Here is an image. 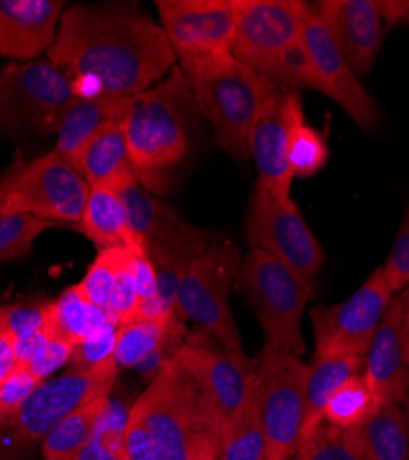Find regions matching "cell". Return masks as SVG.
<instances>
[{
    "label": "cell",
    "instance_id": "cell-21",
    "mask_svg": "<svg viewBox=\"0 0 409 460\" xmlns=\"http://www.w3.org/2000/svg\"><path fill=\"white\" fill-rule=\"evenodd\" d=\"M61 10L59 0H0V54L31 59L50 50Z\"/></svg>",
    "mask_w": 409,
    "mask_h": 460
},
{
    "label": "cell",
    "instance_id": "cell-13",
    "mask_svg": "<svg viewBox=\"0 0 409 460\" xmlns=\"http://www.w3.org/2000/svg\"><path fill=\"white\" fill-rule=\"evenodd\" d=\"M391 300L393 289L378 267L345 302L312 308L316 359L367 356Z\"/></svg>",
    "mask_w": 409,
    "mask_h": 460
},
{
    "label": "cell",
    "instance_id": "cell-38",
    "mask_svg": "<svg viewBox=\"0 0 409 460\" xmlns=\"http://www.w3.org/2000/svg\"><path fill=\"white\" fill-rule=\"evenodd\" d=\"M138 312V293L133 273V252L129 249L126 260L122 261L113 293H111V319L119 326L133 323Z\"/></svg>",
    "mask_w": 409,
    "mask_h": 460
},
{
    "label": "cell",
    "instance_id": "cell-11",
    "mask_svg": "<svg viewBox=\"0 0 409 460\" xmlns=\"http://www.w3.org/2000/svg\"><path fill=\"white\" fill-rule=\"evenodd\" d=\"M156 6L184 75L235 58V0H157Z\"/></svg>",
    "mask_w": 409,
    "mask_h": 460
},
{
    "label": "cell",
    "instance_id": "cell-20",
    "mask_svg": "<svg viewBox=\"0 0 409 460\" xmlns=\"http://www.w3.org/2000/svg\"><path fill=\"white\" fill-rule=\"evenodd\" d=\"M404 308L400 296L389 302L380 328L367 352L363 376L378 405H400L409 391V365L404 356Z\"/></svg>",
    "mask_w": 409,
    "mask_h": 460
},
{
    "label": "cell",
    "instance_id": "cell-39",
    "mask_svg": "<svg viewBox=\"0 0 409 460\" xmlns=\"http://www.w3.org/2000/svg\"><path fill=\"white\" fill-rule=\"evenodd\" d=\"M119 324L107 321L96 333L82 341L72 349V365L74 368H91L107 359H113L115 341H117Z\"/></svg>",
    "mask_w": 409,
    "mask_h": 460
},
{
    "label": "cell",
    "instance_id": "cell-14",
    "mask_svg": "<svg viewBox=\"0 0 409 460\" xmlns=\"http://www.w3.org/2000/svg\"><path fill=\"white\" fill-rule=\"evenodd\" d=\"M245 234L253 249H260L293 273L312 282L325 261V249L314 236L293 199L282 201L256 182L251 198Z\"/></svg>",
    "mask_w": 409,
    "mask_h": 460
},
{
    "label": "cell",
    "instance_id": "cell-10",
    "mask_svg": "<svg viewBox=\"0 0 409 460\" xmlns=\"http://www.w3.org/2000/svg\"><path fill=\"white\" fill-rule=\"evenodd\" d=\"M76 98L72 80L54 63L10 65L0 74V128L12 137L56 133Z\"/></svg>",
    "mask_w": 409,
    "mask_h": 460
},
{
    "label": "cell",
    "instance_id": "cell-5",
    "mask_svg": "<svg viewBox=\"0 0 409 460\" xmlns=\"http://www.w3.org/2000/svg\"><path fill=\"white\" fill-rule=\"evenodd\" d=\"M235 284L254 312L270 347L301 358L307 352L301 321L312 293V282L293 273L271 254L251 249L242 260Z\"/></svg>",
    "mask_w": 409,
    "mask_h": 460
},
{
    "label": "cell",
    "instance_id": "cell-27",
    "mask_svg": "<svg viewBox=\"0 0 409 460\" xmlns=\"http://www.w3.org/2000/svg\"><path fill=\"white\" fill-rule=\"evenodd\" d=\"M109 398H96L63 418L41 444L43 460H76L94 435Z\"/></svg>",
    "mask_w": 409,
    "mask_h": 460
},
{
    "label": "cell",
    "instance_id": "cell-19",
    "mask_svg": "<svg viewBox=\"0 0 409 460\" xmlns=\"http://www.w3.org/2000/svg\"><path fill=\"white\" fill-rule=\"evenodd\" d=\"M184 350L201 372L214 403L227 424L254 393L256 359H249L242 350L205 344L191 335Z\"/></svg>",
    "mask_w": 409,
    "mask_h": 460
},
{
    "label": "cell",
    "instance_id": "cell-41",
    "mask_svg": "<svg viewBox=\"0 0 409 460\" xmlns=\"http://www.w3.org/2000/svg\"><path fill=\"white\" fill-rule=\"evenodd\" d=\"M382 270L393 293L409 286V210L402 221L389 258Z\"/></svg>",
    "mask_w": 409,
    "mask_h": 460
},
{
    "label": "cell",
    "instance_id": "cell-12",
    "mask_svg": "<svg viewBox=\"0 0 409 460\" xmlns=\"http://www.w3.org/2000/svg\"><path fill=\"white\" fill-rule=\"evenodd\" d=\"M301 0H235L233 56L271 82L280 59L303 40Z\"/></svg>",
    "mask_w": 409,
    "mask_h": 460
},
{
    "label": "cell",
    "instance_id": "cell-31",
    "mask_svg": "<svg viewBox=\"0 0 409 460\" xmlns=\"http://www.w3.org/2000/svg\"><path fill=\"white\" fill-rule=\"evenodd\" d=\"M177 319L179 315L175 312L172 317L163 321H133L120 324L113 352L115 363L124 368L140 367L157 352Z\"/></svg>",
    "mask_w": 409,
    "mask_h": 460
},
{
    "label": "cell",
    "instance_id": "cell-16",
    "mask_svg": "<svg viewBox=\"0 0 409 460\" xmlns=\"http://www.w3.org/2000/svg\"><path fill=\"white\" fill-rule=\"evenodd\" d=\"M303 43L319 82V93L340 103L363 131L373 129L378 124V103L361 85L312 4L305 17Z\"/></svg>",
    "mask_w": 409,
    "mask_h": 460
},
{
    "label": "cell",
    "instance_id": "cell-6",
    "mask_svg": "<svg viewBox=\"0 0 409 460\" xmlns=\"http://www.w3.org/2000/svg\"><path fill=\"white\" fill-rule=\"evenodd\" d=\"M184 78L221 147L236 159L249 157L251 128L273 82L235 58Z\"/></svg>",
    "mask_w": 409,
    "mask_h": 460
},
{
    "label": "cell",
    "instance_id": "cell-2",
    "mask_svg": "<svg viewBox=\"0 0 409 460\" xmlns=\"http://www.w3.org/2000/svg\"><path fill=\"white\" fill-rule=\"evenodd\" d=\"M226 420L187 350L135 400L126 424L129 460H218Z\"/></svg>",
    "mask_w": 409,
    "mask_h": 460
},
{
    "label": "cell",
    "instance_id": "cell-29",
    "mask_svg": "<svg viewBox=\"0 0 409 460\" xmlns=\"http://www.w3.org/2000/svg\"><path fill=\"white\" fill-rule=\"evenodd\" d=\"M289 168L293 177H312L328 161L326 138L307 124L299 94H289Z\"/></svg>",
    "mask_w": 409,
    "mask_h": 460
},
{
    "label": "cell",
    "instance_id": "cell-24",
    "mask_svg": "<svg viewBox=\"0 0 409 460\" xmlns=\"http://www.w3.org/2000/svg\"><path fill=\"white\" fill-rule=\"evenodd\" d=\"M82 233L102 251L113 247L142 251L131 233L126 203L120 191L113 188H91Z\"/></svg>",
    "mask_w": 409,
    "mask_h": 460
},
{
    "label": "cell",
    "instance_id": "cell-28",
    "mask_svg": "<svg viewBox=\"0 0 409 460\" xmlns=\"http://www.w3.org/2000/svg\"><path fill=\"white\" fill-rule=\"evenodd\" d=\"M358 431L375 460H409L407 421L400 405H380Z\"/></svg>",
    "mask_w": 409,
    "mask_h": 460
},
{
    "label": "cell",
    "instance_id": "cell-26",
    "mask_svg": "<svg viewBox=\"0 0 409 460\" xmlns=\"http://www.w3.org/2000/svg\"><path fill=\"white\" fill-rule=\"evenodd\" d=\"M107 321L111 319L85 298L80 286H72L49 304L45 328L50 337L61 339L74 349L96 333Z\"/></svg>",
    "mask_w": 409,
    "mask_h": 460
},
{
    "label": "cell",
    "instance_id": "cell-35",
    "mask_svg": "<svg viewBox=\"0 0 409 460\" xmlns=\"http://www.w3.org/2000/svg\"><path fill=\"white\" fill-rule=\"evenodd\" d=\"M128 252V247H113L100 251L98 258L89 265L85 279L78 284L85 298L93 305H96L107 319H111V293H113L119 270Z\"/></svg>",
    "mask_w": 409,
    "mask_h": 460
},
{
    "label": "cell",
    "instance_id": "cell-42",
    "mask_svg": "<svg viewBox=\"0 0 409 460\" xmlns=\"http://www.w3.org/2000/svg\"><path fill=\"white\" fill-rule=\"evenodd\" d=\"M72 358V344L49 337V341L43 344V347L37 350L31 359L24 365L37 379L45 381L50 377L58 368L67 365Z\"/></svg>",
    "mask_w": 409,
    "mask_h": 460
},
{
    "label": "cell",
    "instance_id": "cell-25",
    "mask_svg": "<svg viewBox=\"0 0 409 460\" xmlns=\"http://www.w3.org/2000/svg\"><path fill=\"white\" fill-rule=\"evenodd\" d=\"M363 363L365 359L361 356H340L314 359V363L308 365L307 409L301 440L307 438L323 421V411L330 396L336 393L347 379H351L356 374H361Z\"/></svg>",
    "mask_w": 409,
    "mask_h": 460
},
{
    "label": "cell",
    "instance_id": "cell-48",
    "mask_svg": "<svg viewBox=\"0 0 409 460\" xmlns=\"http://www.w3.org/2000/svg\"><path fill=\"white\" fill-rule=\"evenodd\" d=\"M0 212H3V198H0Z\"/></svg>",
    "mask_w": 409,
    "mask_h": 460
},
{
    "label": "cell",
    "instance_id": "cell-8",
    "mask_svg": "<svg viewBox=\"0 0 409 460\" xmlns=\"http://www.w3.org/2000/svg\"><path fill=\"white\" fill-rule=\"evenodd\" d=\"M308 365L291 352L266 347L256 358L254 396L262 420L266 460H291L297 453L307 409Z\"/></svg>",
    "mask_w": 409,
    "mask_h": 460
},
{
    "label": "cell",
    "instance_id": "cell-30",
    "mask_svg": "<svg viewBox=\"0 0 409 460\" xmlns=\"http://www.w3.org/2000/svg\"><path fill=\"white\" fill-rule=\"evenodd\" d=\"M266 433L253 393L245 405L226 424L218 460H266Z\"/></svg>",
    "mask_w": 409,
    "mask_h": 460
},
{
    "label": "cell",
    "instance_id": "cell-17",
    "mask_svg": "<svg viewBox=\"0 0 409 460\" xmlns=\"http://www.w3.org/2000/svg\"><path fill=\"white\" fill-rule=\"evenodd\" d=\"M289 94L273 84L260 103L249 135V157L254 159L258 181L282 201L291 199L289 168Z\"/></svg>",
    "mask_w": 409,
    "mask_h": 460
},
{
    "label": "cell",
    "instance_id": "cell-47",
    "mask_svg": "<svg viewBox=\"0 0 409 460\" xmlns=\"http://www.w3.org/2000/svg\"><path fill=\"white\" fill-rule=\"evenodd\" d=\"M402 403H404V414H405V421H407V433H409V391H407V396H405V400H404Z\"/></svg>",
    "mask_w": 409,
    "mask_h": 460
},
{
    "label": "cell",
    "instance_id": "cell-43",
    "mask_svg": "<svg viewBox=\"0 0 409 460\" xmlns=\"http://www.w3.org/2000/svg\"><path fill=\"white\" fill-rule=\"evenodd\" d=\"M133 252V273L137 282V293H138V310L144 305L152 304L157 296V277L156 270L146 256L144 251H131ZM138 314V312H137Z\"/></svg>",
    "mask_w": 409,
    "mask_h": 460
},
{
    "label": "cell",
    "instance_id": "cell-46",
    "mask_svg": "<svg viewBox=\"0 0 409 460\" xmlns=\"http://www.w3.org/2000/svg\"><path fill=\"white\" fill-rule=\"evenodd\" d=\"M400 302L404 308V326H402V339H404V356L405 363L409 365V286L402 289Z\"/></svg>",
    "mask_w": 409,
    "mask_h": 460
},
{
    "label": "cell",
    "instance_id": "cell-40",
    "mask_svg": "<svg viewBox=\"0 0 409 460\" xmlns=\"http://www.w3.org/2000/svg\"><path fill=\"white\" fill-rule=\"evenodd\" d=\"M41 383L43 381L37 379L24 365H17V368L0 383V414L17 411Z\"/></svg>",
    "mask_w": 409,
    "mask_h": 460
},
{
    "label": "cell",
    "instance_id": "cell-36",
    "mask_svg": "<svg viewBox=\"0 0 409 460\" xmlns=\"http://www.w3.org/2000/svg\"><path fill=\"white\" fill-rule=\"evenodd\" d=\"M50 226L54 223L28 212H0V261L28 254L37 236Z\"/></svg>",
    "mask_w": 409,
    "mask_h": 460
},
{
    "label": "cell",
    "instance_id": "cell-33",
    "mask_svg": "<svg viewBox=\"0 0 409 460\" xmlns=\"http://www.w3.org/2000/svg\"><path fill=\"white\" fill-rule=\"evenodd\" d=\"M380 405L377 403L373 391L361 374L352 376L343 385L330 396L323 411V421L340 428V429H356L377 412Z\"/></svg>",
    "mask_w": 409,
    "mask_h": 460
},
{
    "label": "cell",
    "instance_id": "cell-4",
    "mask_svg": "<svg viewBox=\"0 0 409 460\" xmlns=\"http://www.w3.org/2000/svg\"><path fill=\"white\" fill-rule=\"evenodd\" d=\"M117 367L115 359H107L91 368H72L43 381L17 411L0 414V460H19L26 449L43 444L63 418L96 398L111 396Z\"/></svg>",
    "mask_w": 409,
    "mask_h": 460
},
{
    "label": "cell",
    "instance_id": "cell-1",
    "mask_svg": "<svg viewBox=\"0 0 409 460\" xmlns=\"http://www.w3.org/2000/svg\"><path fill=\"white\" fill-rule=\"evenodd\" d=\"M49 56L82 98H133L177 61L161 24L120 6H70Z\"/></svg>",
    "mask_w": 409,
    "mask_h": 460
},
{
    "label": "cell",
    "instance_id": "cell-45",
    "mask_svg": "<svg viewBox=\"0 0 409 460\" xmlns=\"http://www.w3.org/2000/svg\"><path fill=\"white\" fill-rule=\"evenodd\" d=\"M17 365L15 342L4 332H0V383L17 368Z\"/></svg>",
    "mask_w": 409,
    "mask_h": 460
},
{
    "label": "cell",
    "instance_id": "cell-7",
    "mask_svg": "<svg viewBox=\"0 0 409 460\" xmlns=\"http://www.w3.org/2000/svg\"><path fill=\"white\" fill-rule=\"evenodd\" d=\"M240 267V249L233 242L209 243L184 271L175 302L181 319L194 321L229 350H242V337L229 305V291Z\"/></svg>",
    "mask_w": 409,
    "mask_h": 460
},
{
    "label": "cell",
    "instance_id": "cell-3",
    "mask_svg": "<svg viewBox=\"0 0 409 460\" xmlns=\"http://www.w3.org/2000/svg\"><path fill=\"white\" fill-rule=\"evenodd\" d=\"M198 105L182 70L128 100L122 120L131 163L146 190L161 191L163 173L177 166L191 149V120Z\"/></svg>",
    "mask_w": 409,
    "mask_h": 460
},
{
    "label": "cell",
    "instance_id": "cell-22",
    "mask_svg": "<svg viewBox=\"0 0 409 460\" xmlns=\"http://www.w3.org/2000/svg\"><path fill=\"white\" fill-rule=\"evenodd\" d=\"M72 168L76 170L89 188L122 190L138 182L131 163L128 138L122 122H109L103 126L78 153Z\"/></svg>",
    "mask_w": 409,
    "mask_h": 460
},
{
    "label": "cell",
    "instance_id": "cell-9",
    "mask_svg": "<svg viewBox=\"0 0 409 460\" xmlns=\"http://www.w3.org/2000/svg\"><path fill=\"white\" fill-rule=\"evenodd\" d=\"M89 184L56 151L31 163H15L0 179L3 210L28 212L50 223L82 228Z\"/></svg>",
    "mask_w": 409,
    "mask_h": 460
},
{
    "label": "cell",
    "instance_id": "cell-18",
    "mask_svg": "<svg viewBox=\"0 0 409 460\" xmlns=\"http://www.w3.org/2000/svg\"><path fill=\"white\" fill-rule=\"evenodd\" d=\"M312 6L354 74H369L384 43L377 0H321Z\"/></svg>",
    "mask_w": 409,
    "mask_h": 460
},
{
    "label": "cell",
    "instance_id": "cell-34",
    "mask_svg": "<svg viewBox=\"0 0 409 460\" xmlns=\"http://www.w3.org/2000/svg\"><path fill=\"white\" fill-rule=\"evenodd\" d=\"M128 414L129 411H126L120 402L109 398L107 409L98 421L94 435L76 460H129L124 442Z\"/></svg>",
    "mask_w": 409,
    "mask_h": 460
},
{
    "label": "cell",
    "instance_id": "cell-15",
    "mask_svg": "<svg viewBox=\"0 0 409 460\" xmlns=\"http://www.w3.org/2000/svg\"><path fill=\"white\" fill-rule=\"evenodd\" d=\"M131 233L152 265L192 263L207 247V233L184 223L172 208L154 198L140 182L120 190Z\"/></svg>",
    "mask_w": 409,
    "mask_h": 460
},
{
    "label": "cell",
    "instance_id": "cell-32",
    "mask_svg": "<svg viewBox=\"0 0 409 460\" xmlns=\"http://www.w3.org/2000/svg\"><path fill=\"white\" fill-rule=\"evenodd\" d=\"M293 460H375L356 429H340L326 421L299 442Z\"/></svg>",
    "mask_w": 409,
    "mask_h": 460
},
{
    "label": "cell",
    "instance_id": "cell-23",
    "mask_svg": "<svg viewBox=\"0 0 409 460\" xmlns=\"http://www.w3.org/2000/svg\"><path fill=\"white\" fill-rule=\"evenodd\" d=\"M129 98L113 96H78L63 112L58 124L56 153L70 166L84 146L109 122H122Z\"/></svg>",
    "mask_w": 409,
    "mask_h": 460
},
{
    "label": "cell",
    "instance_id": "cell-37",
    "mask_svg": "<svg viewBox=\"0 0 409 460\" xmlns=\"http://www.w3.org/2000/svg\"><path fill=\"white\" fill-rule=\"evenodd\" d=\"M49 304H10L0 308V332L13 342L41 332L47 324Z\"/></svg>",
    "mask_w": 409,
    "mask_h": 460
},
{
    "label": "cell",
    "instance_id": "cell-44",
    "mask_svg": "<svg viewBox=\"0 0 409 460\" xmlns=\"http://www.w3.org/2000/svg\"><path fill=\"white\" fill-rule=\"evenodd\" d=\"M377 8L382 22L389 26L409 21V0H377Z\"/></svg>",
    "mask_w": 409,
    "mask_h": 460
}]
</instances>
